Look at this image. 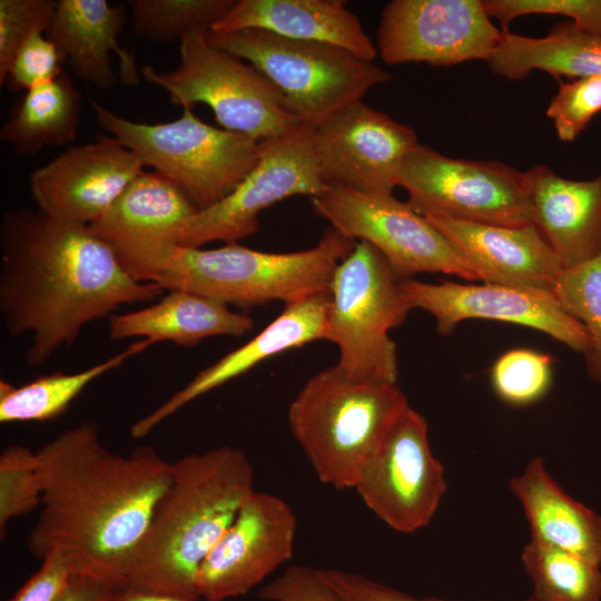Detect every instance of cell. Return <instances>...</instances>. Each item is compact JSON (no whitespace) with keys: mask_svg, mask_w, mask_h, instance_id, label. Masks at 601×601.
I'll list each match as a JSON object with an SVG mask.
<instances>
[{"mask_svg":"<svg viewBox=\"0 0 601 601\" xmlns=\"http://www.w3.org/2000/svg\"><path fill=\"white\" fill-rule=\"evenodd\" d=\"M41 483L37 453L19 444L0 454V535L10 520L28 514L41 505Z\"/></svg>","mask_w":601,"mask_h":601,"instance_id":"obj_34","label":"cell"},{"mask_svg":"<svg viewBox=\"0 0 601 601\" xmlns=\"http://www.w3.org/2000/svg\"><path fill=\"white\" fill-rule=\"evenodd\" d=\"M254 466L223 445L171 462V479L136 548L125 580L137 589L199 598L198 570L255 490Z\"/></svg>","mask_w":601,"mask_h":601,"instance_id":"obj_3","label":"cell"},{"mask_svg":"<svg viewBox=\"0 0 601 601\" xmlns=\"http://www.w3.org/2000/svg\"><path fill=\"white\" fill-rule=\"evenodd\" d=\"M521 561L536 601H601L600 565L530 540Z\"/></svg>","mask_w":601,"mask_h":601,"instance_id":"obj_30","label":"cell"},{"mask_svg":"<svg viewBox=\"0 0 601 601\" xmlns=\"http://www.w3.org/2000/svg\"><path fill=\"white\" fill-rule=\"evenodd\" d=\"M197 210L176 184L156 171H142L89 226L111 246L178 244L179 230Z\"/></svg>","mask_w":601,"mask_h":601,"instance_id":"obj_26","label":"cell"},{"mask_svg":"<svg viewBox=\"0 0 601 601\" xmlns=\"http://www.w3.org/2000/svg\"><path fill=\"white\" fill-rule=\"evenodd\" d=\"M400 287L410 309L430 313L441 335L452 334L466 319H492L539 331L582 355L590 347L584 327L551 290L483 282L431 284L411 277L401 279Z\"/></svg>","mask_w":601,"mask_h":601,"instance_id":"obj_15","label":"cell"},{"mask_svg":"<svg viewBox=\"0 0 601 601\" xmlns=\"http://www.w3.org/2000/svg\"><path fill=\"white\" fill-rule=\"evenodd\" d=\"M327 189L315 158L312 130L299 127L263 141L254 169L221 200L188 218L177 243L187 247L211 242L237 244L258 230L264 209L292 196L317 197Z\"/></svg>","mask_w":601,"mask_h":601,"instance_id":"obj_12","label":"cell"},{"mask_svg":"<svg viewBox=\"0 0 601 601\" xmlns=\"http://www.w3.org/2000/svg\"><path fill=\"white\" fill-rule=\"evenodd\" d=\"M510 490L522 504L531 540L601 565V515L568 495L543 459L531 460Z\"/></svg>","mask_w":601,"mask_h":601,"instance_id":"obj_25","label":"cell"},{"mask_svg":"<svg viewBox=\"0 0 601 601\" xmlns=\"http://www.w3.org/2000/svg\"><path fill=\"white\" fill-rule=\"evenodd\" d=\"M41 512L28 538L42 559L68 552L82 571L125 581L132 554L171 479V463L142 445L109 451L95 423L68 428L37 452Z\"/></svg>","mask_w":601,"mask_h":601,"instance_id":"obj_2","label":"cell"},{"mask_svg":"<svg viewBox=\"0 0 601 601\" xmlns=\"http://www.w3.org/2000/svg\"><path fill=\"white\" fill-rule=\"evenodd\" d=\"M122 583L125 581L90 572H77L55 601H109L112 592Z\"/></svg>","mask_w":601,"mask_h":601,"instance_id":"obj_42","label":"cell"},{"mask_svg":"<svg viewBox=\"0 0 601 601\" xmlns=\"http://www.w3.org/2000/svg\"><path fill=\"white\" fill-rule=\"evenodd\" d=\"M207 40L265 75L283 92L300 125L311 130L391 80L387 70L334 45L262 29L209 31Z\"/></svg>","mask_w":601,"mask_h":601,"instance_id":"obj_7","label":"cell"},{"mask_svg":"<svg viewBox=\"0 0 601 601\" xmlns=\"http://www.w3.org/2000/svg\"><path fill=\"white\" fill-rule=\"evenodd\" d=\"M77 572L85 571L68 552L52 549L41 559L39 570L8 601H55Z\"/></svg>","mask_w":601,"mask_h":601,"instance_id":"obj_40","label":"cell"},{"mask_svg":"<svg viewBox=\"0 0 601 601\" xmlns=\"http://www.w3.org/2000/svg\"><path fill=\"white\" fill-rule=\"evenodd\" d=\"M179 65L160 72L141 69L144 78L162 88L173 105L205 104L226 130L257 141L283 137L303 127L283 92L253 65L213 46L207 33L193 32L179 41Z\"/></svg>","mask_w":601,"mask_h":601,"instance_id":"obj_8","label":"cell"},{"mask_svg":"<svg viewBox=\"0 0 601 601\" xmlns=\"http://www.w3.org/2000/svg\"><path fill=\"white\" fill-rule=\"evenodd\" d=\"M331 298L328 290L286 303L284 311L260 333L200 371L186 386L134 423L130 435L135 439L146 436L191 401L247 373L274 355L313 341L325 339Z\"/></svg>","mask_w":601,"mask_h":601,"instance_id":"obj_20","label":"cell"},{"mask_svg":"<svg viewBox=\"0 0 601 601\" xmlns=\"http://www.w3.org/2000/svg\"><path fill=\"white\" fill-rule=\"evenodd\" d=\"M109 601H207L201 598H183L150 592L128 585L126 582L116 588Z\"/></svg>","mask_w":601,"mask_h":601,"instance_id":"obj_43","label":"cell"},{"mask_svg":"<svg viewBox=\"0 0 601 601\" xmlns=\"http://www.w3.org/2000/svg\"><path fill=\"white\" fill-rule=\"evenodd\" d=\"M355 244L329 226L316 246L293 253H266L238 244L214 249L159 243L111 247L125 270L139 282L250 307L331 290L335 269Z\"/></svg>","mask_w":601,"mask_h":601,"instance_id":"obj_4","label":"cell"},{"mask_svg":"<svg viewBox=\"0 0 601 601\" xmlns=\"http://www.w3.org/2000/svg\"><path fill=\"white\" fill-rule=\"evenodd\" d=\"M236 0H130L136 36L169 43L193 32L208 33Z\"/></svg>","mask_w":601,"mask_h":601,"instance_id":"obj_31","label":"cell"},{"mask_svg":"<svg viewBox=\"0 0 601 601\" xmlns=\"http://www.w3.org/2000/svg\"><path fill=\"white\" fill-rule=\"evenodd\" d=\"M397 383L355 380L337 365L309 377L288 406L289 430L318 480L354 489L385 433L408 406Z\"/></svg>","mask_w":601,"mask_h":601,"instance_id":"obj_5","label":"cell"},{"mask_svg":"<svg viewBox=\"0 0 601 601\" xmlns=\"http://www.w3.org/2000/svg\"><path fill=\"white\" fill-rule=\"evenodd\" d=\"M487 14L508 31L510 22L526 14H559L578 29L601 37V0H483Z\"/></svg>","mask_w":601,"mask_h":601,"instance_id":"obj_37","label":"cell"},{"mask_svg":"<svg viewBox=\"0 0 601 601\" xmlns=\"http://www.w3.org/2000/svg\"><path fill=\"white\" fill-rule=\"evenodd\" d=\"M312 145L327 186L390 196L418 139L412 127L359 100L314 128Z\"/></svg>","mask_w":601,"mask_h":601,"instance_id":"obj_16","label":"cell"},{"mask_svg":"<svg viewBox=\"0 0 601 601\" xmlns=\"http://www.w3.org/2000/svg\"><path fill=\"white\" fill-rule=\"evenodd\" d=\"M81 93L71 78L55 80L27 91L12 107L0 130V140L21 156H35L43 148L72 142L77 137Z\"/></svg>","mask_w":601,"mask_h":601,"instance_id":"obj_28","label":"cell"},{"mask_svg":"<svg viewBox=\"0 0 601 601\" xmlns=\"http://www.w3.org/2000/svg\"><path fill=\"white\" fill-rule=\"evenodd\" d=\"M56 0H0V83L22 45L35 33L49 29Z\"/></svg>","mask_w":601,"mask_h":601,"instance_id":"obj_35","label":"cell"},{"mask_svg":"<svg viewBox=\"0 0 601 601\" xmlns=\"http://www.w3.org/2000/svg\"><path fill=\"white\" fill-rule=\"evenodd\" d=\"M451 243L477 280L553 290L564 266L536 226L508 227L423 215Z\"/></svg>","mask_w":601,"mask_h":601,"instance_id":"obj_19","label":"cell"},{"mask_svg":"<svg viewBox=\"0 0 601 601\" xmlns=\"http://www.w3.org/2000/svg\"><path fill=\"white\" fill-rule=\"evenodd\" d=\"M354 489L376 518L396 532L413 533L434 516L447 489L432 454L424 416L406 406L366 462Z\"/></svg>","mask_w":601,"mask_h":601,"instance_id":"obj_13","label":"cell"},{"mask_svg":"<svg viewBox=\"0 0 601 601\" xmlns=\"http://www.w3.org/2000/svg\"><path fill=\"white\" fill-rule=\"evenodd\" d=\"M397 186L421 215L518 227L532 223V177L500 160L452 158L418 144L405 157Z\"/></svg>","mask_w":601,"mask_h":601,"instance_id":"obj_10","label":"cell"},{"mask_svg":"<svg viewBox=\"0 0 601 601\" xmlns=\"http://www.w3.org/2000/svg\"><path fill=\"white\" fill-rule=\"evenodd\" d=\"M297 519L282 497L254 490L203 561L198 597L225 601L252 591L294 553Z\"/></svg>","mask_w":601,"mask_h":601,"instance_id":"obj_17","label":"cell"},{"mask_svg":"<svg viewBox=\"0 0 601 601\" xmlns=\"http://www.w3.org/2000/svg\"><path fill=\"white\" fill-rule=\"evenodd\" d=\"M62 59L45 33L31 36L16 53L4 85L10 91L26 92L55 80L63 72Z\"/></svg>","mask_w":601,"mask_h":601,"instance_id":"obj_38","label":"cell"},{"mask_svg":"<svg viewBox=\"0 0 601 601\" xmlns=\"http://www.w3.org/2000/svg\"><path fill=\"white\" fill-rule=\"evenodd\" d=\"M151 346L144 338L120 353L77 373L55 372L21 386L0 381V422L50 421L67 411L71 402L96 378L119 367Z\"/></svg>","mask_w":601,"mask_h":601,"instance_id":"obj_29","label":"cell"},{"mask_svg":"<svg viewBox=\"0 0 601 601\" xmlns=\"http://www.w3.org/2000/svg\"><path fill=\"white\" fill-rule=\"evenodd\" d=\"M321 578L343 601H450L416 598L364 574L336 568L317 569ZM523 601H536L532 597Z\"/></svg>","mask_w":601,"mask_h":601,"instance_id":"obj_41","label":"cell"},{"mask_svg":"<svg viewBox=\"0 0 601 601\" xmlns=\"http://www.w3.org/2000/svg\"><path fill=\"white\" fill-rule=\"evenodd\" d=\"M401 278L372 244L356 242L331 283L326 338L339 348L336 364L355 380L397 383L398 363L390 331L411 311Z\"/></svg>","mask_w":601,"mask_h":601,"instance_id":"obj_9","label":"cell"},{"mask_svg":"<svg viewBox=\"0 0 601 601\" xmlns=\"http://www.w3.org/2000/svg\"><path fill=\"white\" fill-rule=\"evenodd\" d=\"M486 63L494 75L509 80H522L535 70L558 79L601 77V37L569 20L554 24L544 37L505 31Z\"/></svg>","mask_w":601,"mask_h":601,"instance_id":"obj_27","label":"cell"},{"mask_svg":"<svg viewBox=\"0 0 601 601\" xmlns=\"http://www.w3.org/2000/svg\"><path fill=\"white\" fill-rule=\"evenodd\" d=\"M98 126L179 188L198 209L228 194L257 165L263 141L201 121L193 107L165 124L126 119L97 101H90Z\"/></svg>","mask_w":601,"mask_h":601,"instance_id":"obj_6","label":"cell"},{"mask_svg":"<svg viewBox=\"0 0 601 601\" xmlns=\"http://www.w3.org/2000/svg\"><path fill=\"white\" fill-rule=\"evenodd\" d=\"M258 597L265 601H343L317 569L302 564L287 566L260 588Z\"/></svg>","mask_w":601,"mask_h":601,"instance_id":"obj_39","label":"cell"},{"mask_svg":"<svg viewBox=\"0 0 601 601\" xmlns=\"http://www.w3.org/2000/svg\"><path fill=\"white\" fill-rule=\"evenodd\" d=\"M0 250V313L10 336L31 335L26 359L33 367L72 344L90 322L164 293L130 276L89 225L39 208L3 211Z\"/></svg>","mask_w":601,"mask_h":601,"instance_id":"obj_1","label":"cell"},{"mask_svg":"<svg viewBox=\"0 0 601 601\" xmlns=\"http://www.w3.org/2000/svg\"><path fill=\"white\" fill-rule=\"evenodd\" d=\"M126 19L122 3L107 0H58L46 37L56 46L62 62L72 73L101 89L117 83L111 52L120 60V78L126 86H137L139 76L134 56L117 41Z\"/></svg>","mask_w":601,"mask_h":601,"instance_id":"obj_21","label":"cell"},{"mask_svg":"<svg viewBox=\"0 0 601 601\" xmlns=\"http://www.w3.org/2000/svg\"><path fill=\"white\" fill-rule=\"evenodd\" d=\"M532 177V223L564 268L601 253V174L574 180L546 165L529 169Z\"/></svg>","mask_w":601,"mask_h":601,"instance_id":"obj_22","label":"cell"},{"mask_svg":"<svg viewBox=\"0 0 601 601\" xmlns=\"http://www.w3.org/2000/svg\"><path fill=\"white\" fill-rule=\"evenodd\" d=\"M552 293L562 308L584 327L590 339L583 355L587 372L601 386V253L564 268Z\"/></svg>","mask_w":601,"mask_h":601,"instance_id":"obj_32","label":"cell"},{"mask_svg":"<svg viewBox=\"0 0 601 601\" xmlns=\"http://www.w3.org/2000/svg\"><path fill=\"white\" fill-rule=\"evenodd\" d=\"M504 32L493 24L483 0H392L381 13L376 49L390 66L451 67L487 61Z\"/></svg>","mask_w":601,"mask_h":601,"instance_id":"obj_14","label":"cell"},{"mask_svg":"<svg viewBox=\"0 0 601 601\" xmlns=\"http://www.w3.org/2000/svg\"><path fill=\"white\" fill-rule=\"evenodd\" d=\"M311 204L342 236L376 247L401 279L442 273L477 280L451 243L408 201L333 185Z\"/></svg>","mask_w":601,"mask_h":601,"instance_id":"obj_11","label":"cell"},{"mask_svg":"<svg viewBox=\"0 0 601 601\" xmlns=\"http://www.w3.org/2000/svg\"><path fill=\"white\" fill-rule=\"evenodd\" d=\"M601 111V77H584L568 82L559 81L546 116L552 119L558 138L575 140Z\"/></svg>","mask_w":601,"mask_h":601,"instance_id":"obj_36","label":"cell"},{"mask_svg":"<svg viewBox=\"0 0 601 601\" xmlns=\"http://www.w3.org/2000/svg\"><path fill=\"white\" fill-rule=\"evenodd\" d=\"M254 321L228 305L196 293L168 290L157 303L142 309L108 317L111 339L145 337L150 345L169 341L195 346L211 336L239 337L252 331Z\"/></svg>","mask_w":601,"mask_h":601,"instance_id":"obj_24","label":"cell"},{"mask_svg":"<svg viewBox=\"0 0 601 601\" xmlns=\"http://www.w3.org/2000/svg\"><path fill=\"white\" fill-rule=\"evenodd\" d=\"M244 29L334 45L368 62L378 55L358 18L342 0H236L211 31Z\"/></svg>","mask_w":601,"mask_h":601,"instance_id":"obj_23","label":"cell"},{"mask_svg":"<svg viewBox=\"0 0 601 601\" xmlns=\"http://www.w3.org/2000/svg\"><path fill=\"white\" fill-rule=\"evenodd\" d=\"M553 359L528 348L502 354L491 368V385L500 400L512 406H525L542 398L552 383Z\"/></svg>","mask_w":601,"mask_h":601,"instance_id":"obj_33","label":"cell"},{"mask_svg":"<svg viewBox=\"0 0 601 601\" xmlns=\"http://www.w3.org/2000/svg\"><path fill=\"white\" fill-rule=\"evenodd\" d=\"M132 151L114 137L70 147L30 174L38 208L67 221L91 225L144 170Z\"/></svg>","mask_w":601,"mask_h":601,"instance_id":"obj_18","label":"cell"}]
</instances>
